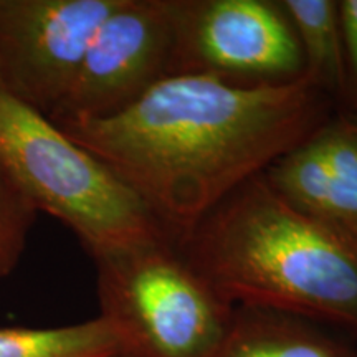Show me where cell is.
<instances>
[{
  "label": "cell",
  "mask_w": 357,
  "mask_h": 357,
  "mask_svg": "<svg viewBox=\"0 0 357 357\" xmlns=\"http://www.w3.org/2000/svg\"><path fill=\"white\" fill-rule=\"evenodd\" d=\"M329 105L306 73L257 83L185 71L108 118L58 126L118 174L177 240L324 123Z\"/></svg>",
  "instance_id": "obj_1"
},
{
  "label": "cell",
  "mask_w": 357,
  "mask_h": 357,
  "mask_svg": "<svg viewBox=\"0 0 357 357\" xmlns=\"http://www.w3.org/2000/svg\"><path fill=\"white\" fill-rule=\"evenodd\" d=\"M174 242L231 306L287 312L357 334V240L298 211L263 174Z\"/></svg>",
  "instance_id": "obj_2"
},
{
  "label": "cell",
  "mask_w": 357,
  "mask_h": 357,
  "mask_svg": "<svg viewBox=\"0 0 357 357\" xmlns=\"http://www.w3.org/2000/svg\"><path fill=\"white\" fill-rule=\"evenodd\" d=\"M0 162L37 212L68 227L91 258L171 236L118 174L2 88Z\"/></svg>",
  "instance_id": "obj_3"
},
{
  "label": "cell",
  "mask_w": 357,
  "mask_h": 357,
  "mask_svg": "<svg viewBox=\"0 0 357 357\" xmlns=\"http://www.w3.org/2000/svg\"><path fill=\"white\" fill-rule=\"evenodd\" d=\"M100 314L123 357H212L235 306L190 265L171 236L93 257Z\"/></svg>",
  "instance_id": "obj_4"
},
{
  "label": "cell",
  "mask_w": 357,
  "mask_h": 357,
  "mask_svg": "<svg viewBox=\"0 0 357 357\" xmlns=\"http://www.w3.org/2000/svg\"><path fill=\"white\" fill-rule=\"evenodd\" d=\"M182 0H121L89 45L53 123L118 113L177 73Z\"/></svg>",
  "instance_id": "obj_5"
},
{
  "label": "cell",
  "mask_w": 357,
  "mask_h": 357,
  "mask_svg": "<svg viewBox=\"0 0 357 357\" xmlns=\"http://www.w3.org/2000/svg\"><path fill=\"white\" fill-rule=\"evenodd\" d=\"M121 0H0V88L52 116Z\"/></svg>",
  "instance_id": "obj_6"
},
{
  "label": "cell",
  "mask_w": 357,
  "mask_h": 357,
  "mask_svg": "<svg viewBox=\"0 0 357 357\" xmlns=\"http://www.w3.org/2000/svg\"><path fill=\"white\" fill-rule=\"evenodd\" d=\"M287 82L305 73L287 17L268 0H182L177 73Z\"/></svg>",
  "instance_id": "obj_7"
},
{
  "label": "cell",
  "mask_w": 357,
  "mask_h": 357,
  "mask_svg": "<svg viewBox=\"0 0 357 357\" xmlns=\"http://www.w3.org/2000/svg\"><path fill=\"white\" fill-rule=\"evenodd\" d=\"M263 177L298 211L357 240V114L329 116Z\"/></svg>",
  "instance_id": "obj_8"
},
{
  "label": "cell",
  "mask_w": 357,
  "mask_h": 357,
  "mask_svg": "<svg viewBox=\"0 0 357 357\" xmlns=\"http://www.w3.org/2000/svg\"><path fill=\"white\" fill-rule=\"evenodd\" d=\"M212 357H357L314 321L261 307L235 306Z\"/></svg>",
  "instance_id": "obj_9"
},
{
  "label": "cell",
  "mask_w": 357,
  "mask_h": 357,
  "mask_svg": "<svg viewBox=\"0 0 357 357\" xmlns=\"http://www.w3.org/2000/svg\"><path fill=\"white\" fill-rule=\"evenodd\" d=\"M300 43L305 73L331 100L346 91V58L337 0H280Z\"/></svg>",
  "instance_id": "obj_10"
},
{
  "label": "cell",
  "mask_w": 357,
  "mask_h": 357,
  "mask_svg": "<svg viewBox=\"0 0 357 357\" xmlns=\"http://www.w3.org/2000/svg\"><path fill=\"white\" fill-rule=\"evenodd\" d=\"M118 356H121L118 334L101 316L55 328L0 326V357Z\"/></svg>",
  "instance_id": "obj_11"
},
{
  "label": "cell",
  "mask_w": 357,
  "mask_h": 357,
  "mask_svg": "<svg viewBox=\"0 0 357 357\" xmlns=\"http://www.w3.org/2000/svg\"><path fill=\"white\" fill-rule=\"evenodd\" d=\"M37 208L0 162V280L19 265Z\"/></svg>",
  "instance_id": "obj_12"
},
{
  "label": "cell",
  "mask_w": 357,
  "mask_h": 357,
  "mask_svg": "<svg viewBox=\"0 0 357 357\" xmlns=\"http://www.w3.org/2000/svg\"><path fill=\"white\" fill-rule=\"evenodd\" d=\"M339 19L346 58V91L341 111L357 114V0H339Z\"/></svg>",
  "instance_id": "obj_13"
},
{
  "label": "cell",
  "mask_w": 357,
  "mask_h": 357,
  "mask_svg": "<svg viewBox=\"0 0 357 357\" xmlns=\"http://www.w3.org/2000/svg\"><path fill=\"white\" fill-rule=\"evenodd\" d=\"M118 357H123V356H118Z\"/></svg>",
  "instance_id": "obj_14"
}]
</instances>
